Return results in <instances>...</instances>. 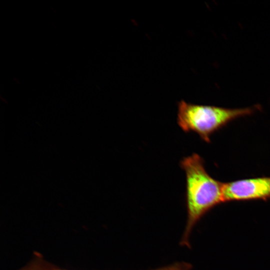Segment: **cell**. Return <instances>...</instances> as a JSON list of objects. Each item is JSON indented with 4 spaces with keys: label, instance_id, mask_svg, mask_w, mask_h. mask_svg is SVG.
I'll return each mask as SVG.
<instances>
[{
    "label": "cell",
    "instance_id": "cell-2",
    "mask_svg": "<svg viewBox=\"0 0 270 270\" xmlns=\"http://www.w3.org/2000/svg\"><path fill=\"white\" fill-rule=\"evenodd\" d=\"M254 110L198 105L181 100L178 104L177 122L184 132L196 133L209 142L210 136L216 131L235 118L252 114Z\"/></svg>",
    "mask_w": 270,
    "mask_h": 270
},
{
    "label": "cell",
    "instance_id": "cell-1",
    "mask_svg": "<svg viewBox=\"0 0 270 270\" xmlns=\"http://www.w3.org/2000/svg\"><path fill=\"white\" fill-rule=\"evenodd\" d=\"M180 166L186 174L187 219L180 244L190 246V237L200 219L210 209L224 202V183L212 178L206 172L202 158L196 153L184 157Z\"/></svg>",
    "mask_w": 270,
    "mask_h": 270
},
{
    "label": "cell",
    "instance_id": "cell-4",
    "mask_svg": "<svg viewBox=\"0 0 270 270\" xmlns=\"http://www.w3.org/2000/svg\"><path fill=\"white\" fill-rule=\"evenodd\" d=\"M20 270H66L62 269L44 260L40 254L36 253L28 264Z\"/></svg>",
    "mask_w": 270,
    "mask_h": 270
},
{
    "label": "cell",
    "instance_id": "cell-3",
    "mask_svg": "<svg viewBox=\"0 0 270 270\" xmlns=\"http://www.w3.org/2000/svg\"><path fill=\"white\" fill-rule=\"evenodd\" d=\"M224 202L270 198V177H260L224 183Z\"/></svg>",
    "mask_w": 270,
    "mask_h": 270
}]
</instances>
